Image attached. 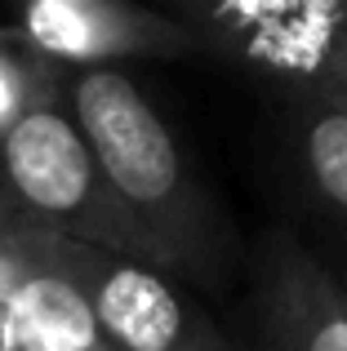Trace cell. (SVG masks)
<instances>
[{
	"label": "cell",
	"instance_id": "6da1fadb",
	"mask_svg": "<svg viewBox=\"0 0 347 351\" xmlns=\"http://www.w3.org/2000/svg\"><path fill=\"white\" fill-rule=\"evenodd\" d=\"M62 103L94 152L130 254L187 289H223L241 263L236 227L130 71H67Z\"/></svg>",
	"mask_w": 347,
	"mask_h": 351
},
{
	"label": "cell",
	"instance_id": "7a4b0ae2",
	"mask_svg": "<svg viewBox=\"0 0 347 351\" xmlns=\"http://www.w3.org/2000/svg\"><path fill=\"white\" fill-rule=\"evenodd\" d=\"M191 53L276 107H325L347 85V0H174Z\"/></svg>",
	"mask_w": 347,
	"mask_h": 351
},
{
	"label": "cell",
	"instance_id": "3957f363",
	"mask_svg": "<svg viewBox=\"0 0 347 351\" xmlns=\"http://www.w3.org/2000/svg\"><path fill=\"white\" fill-rule=\"evenodd\" d=\"M0 227L130 254L94 152L62 98L0 134Z\"/></svg>",
	"mask_w": 347,
	"mask_h": 351
},
{
	"label": "cell",
	"instance_id": "277c9868",
	"mask_svg": "<svg viewBox=\"0 0 347 351\" xmlns=\"http://www.w3.org/2000/svg\"><path fill=\"white\" fill-rule=\"evenodd\" d=\"M45 245L80 293L107 351H232L196 293L152 263L53 236H45Z\"/></svg>",
	"mask_w": 347,
	"mask_h": 351
},
{
	"label": "cell",
	"instance_id": "5b68a950",
	"mask_svg": "<svg viewBox=\"0 0 347 351\" xmlns=\"http://www.w3.org/2000/svg\"><path fill=\"white\" fill-rule=\"evenodd\" d=\"M5 27L58 71H125L191 53L178 18L134 0H32Z\"/></svg>",
	"mask_w": 347,
	"mask_h": 351
},
{
	"label": "cell",
	"instance_id": "8992f818",
	"mask_svg": "<svg viewBox=\"0 0 347 351\" xmlns=\"http://www.w3.org/2000/svg\"><path fill=\"white\" fill-rule=\"evenodd\" d=\"M250 351H347V280L285 227L254 249Z\"/></svg>",
	"mask_w": 347,
	"mask_h": 351
},
{
	"label": "cell",
	"instance_id": "52a82bcc",
	"mask_svg": "<svg viewBox=\"0 0 347 351\" xmlns=\"http://www.w3.org/2000/svg\"><path fill=\"white\" fill-rule=\"evenodd\" d=\"M0 351H107L45 236L0 227Z\"/></svg>",
	"mask_w": 347,
	"mask_h": 351
},
{
	"label": "cell",
	"instance_id": "ba28073f",
	"mask_svg": "<svg viewBox=\"0 0 347 351\" xmlns=\"http://www.w3.org/2000/svg\"><path fill=\"white\" fill-rule=\"evenodd\" d=\"M280 147L303 196L347 232V116L334 107H280Z\"/></svg>",
	"mask_w": 347,
	"mask_h": 351
},
{
	"label": "cell",
	"instance_id": "9c48e42d",
	"mask_svg": "<svg viewBox=\"0 0 347 351\" xmlns=\"http://www.w3.org/2000/svg\"><path fill=\"white\" fill-rule=\"evenodd\" d=\"M62 76L67 71L45 62L9 27H0V134L14 129L32 107L49 103V98H62Z\"/></svg>",
	"mask_w": 347,
	"mask_h": 351
},
{
	"label": "cell",
	"instance_id": "30bf717a",
	"mask_svg": "<svg viewBox=\"0 0 347 351\" xmlns=\"http://www.w3.org/2000/svg\"><path fill=\"white\" fill-rule=\"evenodd\" d=\"M325 107H334V112H339V116H347V85L339 89V94H334L330 98V103H325Z\"/></svg>",
	"mask_w": 347,
	"mask_h": 351
}]
</instances>
